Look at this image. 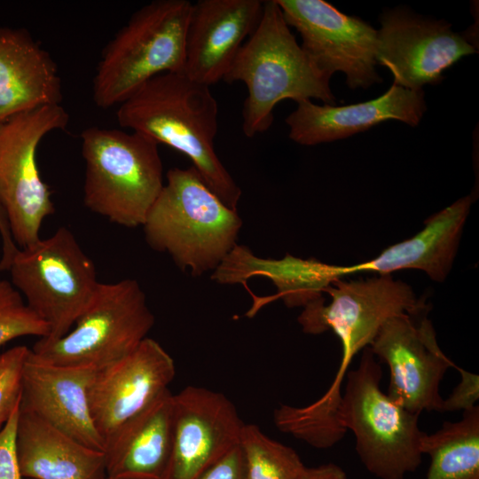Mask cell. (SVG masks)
I'll use <instances>...</instances> for the list:
<instances>
[{
  "label": "cell",
  "mask_w": 479,
  "mask_h": 479,
  "mask_svg": "<svg viewBox=\"0 0 479 479\" xmlns=\"http://www.w3.org/2000/svg\"><path fill=\"white\" fill-rule=\"evenodd\" d=\"M116 118L122 128L186 155L209 189L237 210L241 190L215 150L218 105L210 86L184 71L160 74L119 105Z\"/></svg>",
  "instance_id": "obj_1"
},
{
  "label": "cell",
  "mask_w": 479,
  "mask_h": 479,
  "mask_svg": "<svg viewBox=\"0 0 479 479\" xmlns=\"http://www.w3.org/2000/svg\"><path fill=\"white\" fill-rule=\"evenodd\" d=\"M247 89L242 130L252 137L272 124L273 109L283 99L296 103L310 98L334 105L330 78L298 44L276 0L263 1L260 20L242 44L224 78Z\"/></svg>",
  "instance_id": "obj_2"
},
{
  "label": "cell",
  "mask_w": 479,
  "mask_h": 479,
  "mask_svg": "<svg viewBox=\"0 0 479 479\" xmlns=\"http://www.w3.org/2000/svg\"><path fill=\"white\" fill-rule=\"evenodd\" d=\"M324 293L330 295L331 302L326 305L322 297L306 304L297 321L305 334L332 330L342 343V362L333 383L319 399L303 409L313 426L332 431L340 426L341 387L353 357L370 347L389 318L414 311L425 303L416 298L409 285L390 274L350 281L336 279Z\"/></svg>",
  "instance_id": "obj_3"
},
{
  "label": "cell",
  "mask_w": 479,
  "mask_h": 479,
  "mask_svg": "<svg viewBox=\"0 0 479 479\" xmlns=\"http://www.w3.org/2000/svg\"><path fill=\"white\" fill-rule=\"evenodd\" d=\"M143 224L153 250L198 277L215 271L237 245L242 220L190 166L172 168Z\"/></svg>",
  "instance_id": "obj_4"
},
{
  "label": "cell",
  "mask_w": 479,
  "mask_h": 479,
  "mask_svg": "<svg viewBox=\"0 0 479 479\" xmlns=\"http://www.w3.org/2000/svg\"><path fill=\"white\" fill-rule=\"evenodd\" d=\"M84 205L114 224L142 226L163 185L158 144L134 131L89 127L81 133Z\"/></svg>",
  "instance_id": "obj_5"
},
{
  "label": "cell",
  "mask_w": 479,
  "mask_h": 479,
  "mask_svg": "<svg viewBox=\"0 0 479 479\" xmlns=\"http://www.w3.org/2000/svg\"><path fill=\"white\" fill-rule=\"evenodd\" d=\"M192 3L153 0L138 10L104 48L92 82L100 108L119 106L151 78L184 71Z\"/></svg>",
  "instance_id": "obj_6"
},
{
  "label": "cell",
  "mask_w": 479,
  "mask_h": 479,
  "mask_svg": "<svg viewBox=\"0 0 479 479\" xmlns=\"http://www.w3.org/2000/svg\"><path fill=\"white\" fill-rule=\"evenodd\" d=\"M337 409L342 429L351 430L365 467L379 479H404L421 463L420 414L393 402L380 388L381 367L369 347L347 372Z\"/></svg>",
  "instance_id": "obj_7"
},
{
  "label": "cell",
  "mask_w": 479,
  "mask_h": 479,
  "mask_svg": "<svg viewBox=\"0 0 479 479\" xmlns=\"http://www.w3.org/2000/svg\"><path fill=\"white\" fill-rule=\"evenodd\" d=\"M8 271L27 307L47 325L49 334L41 339L48 342L71 330L100 283L92 260L66 227L19 248Z\"/></svg>",
  "instance_id": "obj_8"
},
{
  "label": "cell",
  "mask_w": 479,
  "mask_h": 479,
  "mask_svg": "<svg viewBox=\"0 0 479 479\" xmlns=\"http://www.w3.org/2000/svg\"><path fill=\"white\" fill-rule=\"evenodd\" d=\"M139 283H99L92 299L63 337L39 339L31 351L59 365L99 370L132 352L154 325Z\"/></svg>",
  "instance_id": "obj_9"
},
{
  "label": "cell",
  "mask_w": 479,
  "mask_h": 479,
  "mask_svg": "<svg viewBox=\"0 0 479 479\" xmlns=\"http://www.w3.org/2000/svg\"><path fill=\"white\" fill-rule=\"evenodd\" d=\"M69 114L46 105L0 122V205L19 248L40 240L43 220L55 212L51 192L41 177L36 151L42 139L65 130Z\"/></svg>",
  "instance_id": "obj_10"
},
{
  "label": "cell",
  "mask_w": 479,
  "mask_h": 479,
  "mask_svg": "<svg viewBox=\"0 0 479 479\" xmlns=\"http://www.w3.org/2000/svg\"><path fill=\"white\" fill-rule=\"evenodd\" d=\"M288 26L302 37L301 47L327 77L346 75L349 89H368L382 79L376 71L378 31L322 0H276Z\"/></svg>",
  "instance_id": "obj_11"
},
{
  "label": "cell",
  "mask_w": 479,
  "mask_h": 479,
  "mask_svg": "<svg viewBox=\"0 0 479 479\" xmlns=\"http://www.w3.org/2000/svg\"><path fill=\"white\" fill-rule=\"evenodd\" d=\"M389 368L387 395L411 412H440L441 381L455 364L443 352L426 304L389 318L369 347Z\"/></svg>",
  "instance_id": "obj_12"
},
{
  "label": "cell",
  "mask_w": 479,
  "mask_h": 479,
  "mask_svg": "<svg viewBox=\"0 0 479 479\" xmlns=\"http://www.w3.org/2000/svg\"><path fill=\"white\" fill-rule=\"evenodd\" d=\"M377 63L393 75L397 86L422 90L437 84L443 72L476 52L463 35L444 20L423 18L406 8L385 11L380 17Z\"/></svg>",
  "instance_id": "obj_13"
},
{
  "label": "cell",
  "mask_w": 479,
  "mask_h": 479,
  "mask_svg": "<svg viewBox=\"0 0 479 479\" xmlns=\"http://www.w3.org/2000/svg\"><path fill=\"white\" fill-rule=\"evenodd\" d=\"M175 374L173 358L149 337L124 357L96 371L89 403L105 451L128 423L169 389Z\"/></svg>",
  "instance_id": "obj_14"
},
{
  "label": "cell",
  "mask_w": 479,
  "mask_h": 479,
  "mask_svg": "<svg viewBox=\"0 0 479 479\" xmlns=\"http://www.w3.org/2000/svg\"><path fill=\"white\" fill-rule=\"evenodd\" d=\"M174 403L173 449L164 479H197L240 445L245 423L224 394L188 386Z\"/></svg>",
  "instance_id": "obj_15"
},
{
  "label": "cell",
  "mask_w": 479,
  "mask_h": 479,
  "mask_svg": "<svg viewBox=\"0 0 479 479\" xmlns=\"http://www.w3.org/2000/svg\"><path fill=\"white\" fill-rule=\"evenodd\" d=\"M96 371L51 364L29 349L22 369L20 409L36 415L83 445L105 452L89 403Z\"/></svg>",
  "instance_id": "obj_16"
},
{
  "label": "cell",
  "mask_w": 479,
  "mask_h": 479,
  "mask_svg": "<svg viewBox=\"0 0 479 479\" xmlns=\"http://www.w3.org/2000/svg\"><path fill=\"white\" fill-rule=\"evenodd\" d=\"M260 0H199L192 3L184 72L211 86L224 80L263 12Z\"/></svg>",
  "instance_id": "obj_17"
},
{
  "label": "cell",
  "mask_w": 479,
  "mask_h": 479,
  "mask_svg": "<svg viewBox=\"0 0 479 479\" xmlns=\"http://www.w3.org/2000/svg\"><path fill=\"white\" fill-rule=\"evenodd\" d=\"M426 110L422 90L392 84L377 98L348 106L302 100L286 123L290 139L302 145H315L349 137L389 120L415 127Z\"/></svg>",
  "instance_id": "obj_18"
},
{
  "label": "cell",
  "mask_w": 479,
  "mask_h": 479,
  "mask_svg": "<svg viewBox=\"0 0 479 479\" xmlns=\"http://www.w3.org/2000/svg\"><path fill=\"white\" fill-rule=\"evenodd\" d=\"M472 201L471 195L459 199L427 219L416 235L387 247L372 260L350 266L326 263L329 281L357 272L383 275L415 269L434 281L443 282L452 267Z\"/></svg>",
  "instance_id": "obj_19"
},
{
  "label": "cell",
  "mask_w": 479,
  "mask_h": 479,
  "mask_svg": "<svg viewBox=\"0 0 479 479\" xmlns=\"http://www.w3.org/2000/svg\"><path fill=\"white\" fill-rule=\"evenodd\" d=\"M62 98L51 54L27 29L0 27V122Z\"/></svg>",
  "instance_id": "obj_20"
},
{
  "label": "cell",
  "mask_w": 479,
  "mask_h": 479,
  "mask_svg": "<svg viewBox=\"0 0 479 479\" xmlns=\"http://www.w3.org/2000/svg\"><path fill=\"white\" fill-rule=\"evenodd\" d=\"M20 470L30 479H105V453L20 409L15 433Z\"/></svg>",
  "instance_id": "obj_21"
},
{
  "label": "cell",
  "mask_w": 479,
  "mask_h": 479,
  "mask_svg": "<svg viewBox=\"0 0 479 479\" xmlns=\"http://www.w3.org/2000/svg\"><path fill=\"white\" fill-rule=\"evenodd\" d=\"M173 437V394L167 389L106 446V476L164 479L171 459Z\"/></svg>",
  "instance_id": "obj_22"
},
{
  "label": "cell",
  "mask_w": 479,
  "mask_h": 479,
  "mask_svg": "<svg viewBox=\"0 0 479 479\" xmlns=\"http://www.w3.org/2000/svg\"><path fill=\"white\" fill-rule=\"evenodd\" d=\"M420 451L430 457L424 479H479V406L433 434L424 432Z\"/></svg>",
  "instance_id": "obj_23"
},
{
  "label": "cell",
  "mask_w": 479,
  "mask_h": 479,
  "mask_svg": "<svg viewBox=\"0 0 479 479\" xmlns=\"http://www.w3.org/2000/svg\"><path fill=\"white\" fill-rule=\"evenodd\" d=\"M240 445L246 479H297L305 467L294 449L270 438L255 424H244Z\"/></svg>",
  "instance_id": "obj_24"
},
{
  "label": "cell",
  "mask_w": 479,
  "mask_h": 479,
  "mask_svg": "<svg viewBox=\"0 0 479 479\" xmlns=\"http://www.w3.org/2000/svg\"><path fill=\"white\" fill-rule=\"evenodd\" d=\"M47 325L26 304L20 293L0 279V347L21 336L46 338Z\"/></svg>",
  "instance_id": "obj_25"
},
{
  "label": "cell",
  "mask_w": 479,
  "mask_h": 479,
  "mask_svg": "<svg viewBox=\"0 0 479 479\" xmlns=\"http://www.w3.org/2000/svg\"><path fill=\"white\" fill-rule=\"evenodd\" d=\"M28 351L20 345L0 354V432L20 404L22 369Z\"/></svg>",
  "instance_id": "obj_26"
},
{
  "label": "cell",
  "mask_w": 479,
  "mask_h": 479,
  "mask_svg": "<svg viewBox=\"0 0 479 479\" xmlns=\"http://www.w3.org/2000/svg\"><path fill=\"white\" fill-rule=\"evenodd\" d=\"M19 412L20 404L0 432V479H30L22 475L16 455L15 433Z\"/></svg>",
  "instance_id": "obj_27"
},
{
  "label": "cell",
  "mask_w": 479,
  "mask_h": 479,
  "mask_svg": "<svg viewBox=\"0 0 479 479\" xmlns=\"http://www.w3.org/2000/svg\"><path fill=\"white\" fill-rule=\"evenodd\" d=\"M461 379L450 396L443 400L441 412L467 411L475 407L479 399V376L457 365Z\"/></svg>",
  "instance_id": "obj_28"
},
{
  "label": "cell",
  "mask_w": 479,
  "mask_h": 479,
  "mask_svg": "<svg viewBox=\"0 0 479 479\" xmlns=\"http://www.w3.org/2000/svg\"><path fill=\"white\" fill-rule=\"evenodd\" d=\"M197 479H246V467L240 445L232 450Z\"/></svg>",
  "instance_id": "obj_29"
},
{
  "label": "cell",
  "mask_w": 479,
  "mask_h": 479,
  "mask_svg": "<svg viewBox=\"0 0 479 479\" xmlns=\"http://www.w3.org/2000/svg\"><path fill=\"white\" fill-rule=\"evenodd\" d=\"M0 235L2 238L3 254L0 260V271H8L10 264L19 247L15 244L6 214L0 205Z\"/></svg>",
  "instance_id": "obj_30"
},
{
  "label": "cell",
  "mask_w": 479,
  "mask_h": 479,
  "mask_svg": "<svg viewBox=\"0 0 479 479\" xmlns=\"http://www.w3.org/2000/svg\"><path fill=\"white\" fill-rule=\"evenodd\" d=\"M297 479H349L345 471L336 464L327 463L314 467H305Z\"/></svg>",
  "instance_id": "obj_31"
},
{
  "label": "cell",
  "mask_w": 479,
  "mask_h": 479,
  "mask_svg": "<svg viewBox=\"0 0 479 479\" xmlns=\"http://www.w3.org/2000/svg\"><path fill=\"white\" fill-rule=\"evenodd\" d=\"M105 479H134V478H125V477H110L106 476Z\"/></svg>",
  "instance_id": "obj_32"
}]
</instances>
